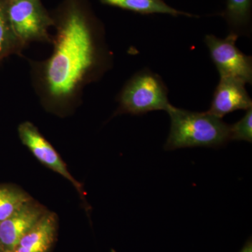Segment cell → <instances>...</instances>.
<instances>
[{"label": "cell", "instance_id": "cell-4", "mask_svg": "<svg viewBox=\"0 0 252 252\" xmlns=\"http://www.w3.org/2000/svg\"><path fill=\"white\" fill-rule=\"evenodd\" d=\"M6 11L15 35L23 49L32 42L51 44L54 21L41 0H7Z\"/></svg>", "mask_w": 252, "mask_h": 252}, {"label": "cell", "instance_id": "cell-5", "mask_svg": "<svg viewBox=\"0 0 252 252\" xmlns=\"http://www.w3.org/2000/svg\"><path fill=\"white\" fill-rule=\"evenodd\" d=\"M238 34L230 32L224 39L209 34L205 38L212 62L220 77L240 79L245 84L252 82V58L243 54L237 47Z\"/></svg>", "mask_w": 252, "mask_h": 252}, {"label": "cell", "instance_id": "cell-15", "mask_svg": "<svg viewBox=\"0 0 252 252\" xmlns=\"http://www.w3.org/2000/svg\"><path fill=\"white\" fill-rule=\"evenodd\" d=\"M240 252H252V238H249L243 249Z\"/></svg>", "mask_w": 252, "mask_h": 252}, {"label": "cell", "instance_id": "cell-12", "mask_svg": "<svg viewBox=\"0 0 252 252\" xmlns=\"http://www.w3.org/2000/svg\"><path fill=\"white\" fill-rule=\"evenodd\" d=\"M6 3L7 0H0V62L12 55L22 56L24 50L10 24Z\"/></svg>", "mask_w": 252, "mask_h": 252}, {"label": "cell", "instance_id": "cell-7", "mask_svg": "<svg viewBox=\"0 0 252 252\" xmlns=\"http://www.w3.org/2000/svg\"><path fill=\"white\" fill-rule=\"evenodd\" d=\"M49 212L33 199L28 200L0 223V247L4 252H12L21 239L32 229Z\"/></svg>", "mask_w": 252, "mask_h": 252}, {"label": "cell", "instance_id": "cell-1", "mask_svg": "<svg viewBox=\"0 0 252 252\" xmlns=\"http://www.w3.org/2000/svg\"><path fill=\"white\" fill-rule=\"evenodd\" d=\"M51 14L52 54L44 61L29 60L30 73L42 107L64 117L80 104L86 86L112 68L113 54L89 0H63Z\"/></svg>", "mask_w": 252, "mask_h": 252}, {"label": "cell", "instance_id": "cell-6", "mask_svg": "<svg viewBox=\"0 0 252 252\" xmlns=\"http://www.w3.org/2000/svg\"><path fill=\"white\" fill-rule=\"evenodd\" d=\"M18 132L21 142L33 156L43 165L69 181L84 199L85 193L83 186L71 175L61 156L39 129L32 123L25 122L18 126Z\"/></svg>", "mask_w": 252, "mask_h": 252}, {"label": "cell", "instance_id": "cell-8", "mask_svg": "<svg viewBox=\"0 0 252 252\" xmlns=\"http://www.w3.org/2000/svg\"><path fill=\"white\" fill-rule=\"evenodd\" d=\"M245 84L240 79L220 77L214 92L209 112L222 119L226 114L239 110L252 108V100L245 89Z\"/></svg>", "mask_w": 252, "mask_h": 252}, {"label": "cell", "instance_id": "cell-14", "mask_svg": "<svg viewBox=\"0 0 252 252\" xmlns=\"http://www.w3.org/2000/svg\"><path fill=\"white\" fill-rule=\"evenodd\" d=\"M230 140L252 142V108L238 122L230 126Z\"/></svg>", "mask_w": 252, "mask_h": 252}, {"label": "cell", "instance_id": "cell-2", "mask_svg": "<svg viewBox=\"0 0 252 252\" xmlns=\"http://www.w3.org/2000/svg\"><path fill=\"white\" fill-rule=\"evenodd\" d=\"M170 131L165 149L222 147L230 141V125L211 113L195 112L170 106Z\"/></svg>", "mask_w": 252, "mask_h": 252}, {"label": "cell", "instance_id": "cell-3", "mask_svg": "<svg viewBox=\"0 0 252 252\" xmlns=\"http://www.w3.org/2000/svg\"><path fill=\"white\" fill-rule=\"evenodd\" d=\"M168 90L161 77L148 69L136 73L118 94L119 107L114 116L122 114L142 115L152 111L167 112Z\"/></svg>", "mask_w": 252, "mask_h": 252}, {"label": "cell", "instance_id": "cell-9", "mask_svg": "<svg viewBox=\"0 0 252 252\" xmlns=\"http://www.w3.org/2000/svg\"><path fill=\"white\" fill-rule=\"evenodd\" d=\"M57 230V216L49 211L21 239L12 252H50L56 240Z\"/></svg>", "mask_w": 252, "mask_h": 252}, {"label": "cell", "instance_id": "cell-13", "mask_svg": "<svg viewBox=\"0 0 252 252\" xmlns=\"http://www.w3.org/2000/svg\"><path fill=\"white\" fill-rule=\"evenodd\" d=\"M31 199V195L16 186L0 185V223Z\"/></svg>", "mask_w": 252, "mask_h": 252}, {"label": "cell", "instance_id": "cell-16", "mask_svg": "<svg viewBox=\"0 0 252 252\" xmlns=\"http://www.w3.org/2000/svg\"><path fill=\"white\" fill-rule=\"evenodd\" d=\"M0 252H3V250H1V247H0Z\"/></svg>", "mask_w": 252, "mask_h": 252}, {"label": "cell", "instance_id": "cell-11", "mask_svg": "<svg viewBox=\"0 0 252 252\" xmlns=\"http://www.w3.org/2000/svg\"><path fill=\"white\" fill-rule=\"evenodd\" d=\"M252 0H226V7L221 16L230 28V32L240 35L250 31Z\"/></svg>", "mask_w": 252, "mask_h": 252}, {"label": "cell", "instance_id": "cell-10", "mask_svg": "<svg viewBox=\"0 0 252 252\" xmlns=\"http://www.w3.org/2000/svg\"><path fill=\"white\" fill-rule=\"evenodd\" d=\"M102 4L119 8L136 14L151 15L169 14L172 16L196 17L193 14L179 11L167 4L163 0H99Z\"/></svg>", "mask_w": 252, "mask_h": 252}]
</instances>
